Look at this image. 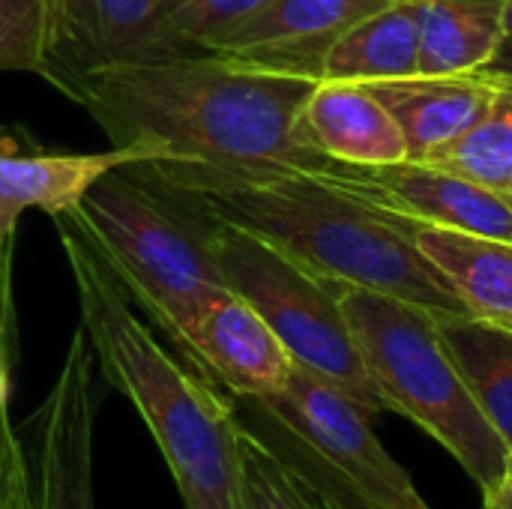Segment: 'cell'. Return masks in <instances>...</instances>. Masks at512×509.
<instances>
[{
	"mask_svg": "<svg viewBox=\"0 0 512 509\" xmlns=\"http://www.w3.org/2000/svg\"><path fill=\"white\" fill-rule=\"evenodd\" d=\"M507 36L512 39V0H510V12H507Z\"/></svg>",
	"mask_w": 512,
	"mask_h": 509,
	"instance_id": "obj_30",
	"label": "cell"
},
{
	"mask_svg": "<svg viewBox=\"0 0 512 509\" xmlns=\"http://www.w3.org/2000/svg\"><path fill=\"white\" fill-rule=\"evenodd\" d=\"M315 84L309 75L189 51L96 66L60 93L99 123L111 147L150 162L330 171L339 162L306 147L297 129Z\"/></svg>",
	"mask_w": 512,
	"mask_h": 509,
	"instance_id": "obj_1",
	"label": "cell"
},
{
	"mask_svg": "<svg viewBox=\"0 0 512 509\" xmlns=\"http://www.w3.org/2000/svg\"><path fill=\"white\" fill-rule=\"evenodd\" d=\"M483 507L486 509H512V489L492 486L483 492Z\"/></svg>",
	"mask_w": 512,
	"mask_h": 509,
	"instance_id": "obj_27",
	"label": "cell"
},
{
	"mask_svg": "<svg viewBox=\"0 0 512 509\" xmlns=\"http://www.w3.org/2000/svg\"><path fill=\"white\" fill-rule=\"evenodd\" d=\"M438 327L480 411L512 450V330L471 315L438 321Z\"/></svg>",
	"mask_w": 512,
	"mask_h": 509,
	"instance_id": "obj_19",
	"label": "cell"
},
{
	"mask_svg": "<svg viewBox=\"0 0 512 509\" xmlns=\"http://www.w3.org/2000/svg\"><path fill=\"white\" fill-rule=\"evenodd\" d=\"M420 252L441 270L471 318L512 330V240L408 219Z\"/></svg>",
	"mask_w": 512,
	"mask_h": 509,
	"instance_id": "obj_16",
	"label": "cell"
},
{
	"mask_svg": "<svg viewBox=\"0 0 512 509\" xmlns=\"http://www.w3.org/2000/svg\"><path fill=\"white\" fill-rule=\"evenodd\" d=\"M420 75V36L417 21L405 0L357 21L342 33L321 60V81H396Z\"/></svg>",
	"mask_w": 512,
	"mask_h": 509,
	"instance_id": "obj_18",
	"label": "cell"
},
{
	"mask_svg": "<svg viewBox=\"0 0 512 509\" xmlns=\"http://www.w3.org/2000/svg\"><path fill=\"white\" fill-rule=\"evenodd\" d=\"M132 168L189 213L252 231L324 279L405 300L438 321L468 315L414 243L408 219L345 186L336 165L306 171L162 159Z\"/></svg>",
	"mask_w": 512,
	"mask_h": 509,
	"instance_id": "obj_2",
	"label": "cell"
},
{
	"mask_svg": "<svg viewBox=\"0 0 512 509\" xmlns=\"http://www.w3.org/2000/svg\"><path fill=\"white\" fill-rule=\"evenodd\" d=\"M114 279L177 345L189 321L225 291L201 219L132 165L105 171L69 213Z\"/></svg>",
	"mask_w": 512,
	"mask_h": 509,
	"instance_id": "obj_5",
	"label": "cell"
},
{
	"mask_svg": "<svg viewBox=\"0 0 512 509\" xmlns=\"http://www.w3.org/2000/svg\"><path fill=\"white\" fill-rule=\"evenodd\" d=\"M6 336H9V330H6V327L0 324V345H3V339H6Z\"/></svg>",
	"mask_w": 512,
	"mask_h": 509,
	"instance_id": "obj_31",
	"label": "cell"
},
{
	"mask_svg": "<svg viewBox=\"0 0 512 509\" xmlns=\"http://www.w3.org/2000/svg\"><path fill=\"white\" fill-rule=\"evenodd\" d=\"M333 174L378 207L438 228L512 240V195L477 186L426 162L336 165Z\"/></svg>",
	"mask_w": 512,
	"mask_h": 509,
	"instance_id": "obj_9",
	"label": "cell"
},
{
	"mask_svg": "<svg viewBox=\"0 0 512 509\" xmlns=\"http://www.w3.org/2000/svg\"><path fill=\"white\" fill-rule=\"evenodd\" d=\"M0 509H27V459L6 402H0Z\"/></svg>",
	"mask_w": 512,
	"mask_h": 509,
	"instance_id": "obj_24",
	"label": "cell"
},
{
	"mask_svg": "<svg viewBox=\"0 0 512 509\" xmlns=\"http://www.w3.org/2000/svg\"><path fill=\"white\" fill-rule=\"evenodd\" d=\"M165 0H45V81L63 90L87 69L150 57Z\"/></svg>",
	"mask_w": 512,
	"mask_h": 509,
	"instance_id": "obj_12",
	"label": "cell"
},
{
	"mask_svg": "<svg viewBox=\"0 0 512 509\" xmlns=\"http://www.w3.org/2000/svg\"><path fill=\"white\" fill-rule=\"evenodd\" d=\"M420 36V75H477L507 39L510 0H405Z\"/></svg>",
	"mask_w": 512,
	"mask_h": 509,
	"instance_id": "obj_17",
	"label": "cell"
},
{
	"mask_svg": "<svg viewBox=\"0 0 512 509\" xmlns=\"http://www.w3.org/2000/svg\"><path fill=\"white\" fill-rule=\"evenodd\" d=\"M177 348L204 378L237 399L270 396L285 387L294 360L267 321L231 288L219 291L180 333Z\"/></svg>",
	"mask_w": 512,
	"mask_h": 509,
	"instance_id": "obj_11",
	"label": "cell"
},
{
	"mask_svg": "<svg viewBox=\"0 0 512 509\" xmlns=\"http://www.w3.org/2000/svg\"><path fill=\"white\" fill-rule=\"evenodd\" d=\"M300 138L339 165H390L408 159L405 135L369 84L318 81L300 120Z\"/></svg>",
	"mask_w": 512,
	"mask_h": 509,
	"instance_id": "obj_13",
	"label": "cell"
},
{
	"mask_svg": "<svg viewBox=\"0 0 512 509\" xmlns=\"http://www.w3.org/2000/svg\"><path fill=\"white\" fill-rule=\"evenodd\" d=\"M0 72L45 75V0H0Z\"/></svg>",
	"mask_w": 512,
	"mask_h": 509,
	"instance_id": "obj_23",
	"label": "cell"
},
{
	"mask_svg": "<svg viewBox=\"0 0 512 509\" xmlns=\"http://www.w3.org/2000/svg\"><path fill=\"white\" fill-rule=\"evenodd\" d=\"M369 87L396 117L414 162L468 132L498 96V87L480 75H414Z\"/></svg>",
	"mask_w": 512,
	"mask_h": 509,
	"instance_id": "obj_15",
	"label": "cell"
},
{
	"mask_svg": "<svg viewBox=\"0 0 512 509\" xmlns=\"http://www.w3.org/2000/svg\"><path fill=\"white\" fill-rule=\"evenodd\" d=\"M9 393V363H6V348L0 345V402H6Z\"/></svg>",
	"mask_w": 512,
	"mask_h": 509,
	"instance_id": "obj_28",
	"label": "cell"
},
{
	"mask_svg": "<svg viewBox=\"0 0 512 509\" xmlns=\"http://www.w3.org/2000/svg\"><path fill=\"white\" fill-rule=\"evenodd\" d=\"M495 486H504V489H512V450L507 453V462H504V474Z\"/></svg>",
	"mask_w": 512,
	"mask_h": 509,
	"instance_id": "obj_29",
	"label": "cell"
},
{
	"mask_svg": "<svg viewBox=\"0 0 512 509\" xmlns=\"http://www.w3.org/2000/svg\"><path fill=\"white\" fill-rule=\"evenodd\" d=\"M54 225L96 366L150 429L183 507L246 509L243 423L234 405L213 390L210 378L168 354L72 216H54Z\"/></svg>",
	"mask_w": 512,
	"mask_h": 509,
	"instance_id": "obj_3",
	"label": "cell"
},
{
	"mask_svg": "<svg viewBox=\"0 0 512 509\" xmlns=\"http://www.w3.org/2000/svg\"><path fill=\"white\" fill-rule=\"evenodd\" d=\"M483 81L495 84V87H510L512 84V39L507 36L498 48V54L492 57V63L486 69L477 72Z\"/></svg>",
	"mask_w": 512,
	"mask_h": 509,
	"instance_id": "obj_26",
	"label": "cell"
},
{
	"mask_svg": "<svg viewBox=\"0 0 512 509\" xmlns=\"http://www.w3.org/2000/svg\"><path fill=\"white\" fill-rule=\"evenodd\" d=\"M510 90H512V84H510Z\"/></svg>",
	"mask_w": 512,
	"mask_h": 509,
	"instance_id": "obj_32",
	"label": "cell"
},
{
	"mask_svg": "<svg viewBox=\"0 0 512 509\" xmlns=\"http://www.w3.org/2000/svg\"><path fill=\"white\" fill-rule=\"evenodd\" d=\"M12 246L15 237H0V324L12 330L15 306H12Z\"/></svg>",
	"mask_w": 512,
	"mask_h": 509,
	"instance_id": "obj_25",
	"label": "cell"
},
{
	"mask_svg": "<svg viewBox=\"0 0 512 509\" xmlns=\"http://www.w3.org/2000/svg\"><path fill=\"white\" fill-rule=\"evenodd\" d=\"M141 162L150 159L126 147L105 153H42L0 138V237H15L24 210H42L51 219L72 213L105 171Z\"/></svg>",
	"mask_w": 512,
	"mask_h": 509,
	"instance_id": "obj_14",
	"label": "cell"
},
{
	"mask_svg": "<svg viewBox=\"0 0 512 509\" xmlns=\"http://www.w3.org/2000/svg\"><path fill=\"white\" fill-rule=\"evenodd\" d=\"M243 504L246 509H342L327 492L288 465L270 444L243 426Z\"/></svg>",
	"mask_w": 512,
	"mask_h": 509,
	"instance_id": "obj_22",
	"label": "cell"
},
{
	"mask_svg": "<svg viewBox=\"0 0 512 509\" xmlns=\"http://www.w3.org/2000/svg\"><path fill=\"white\" fill-rule=\"evenodd\" d=\"M432 168L459 174L477 186L512 195V90L498 87L492 108L459 138L426 159Z\"/></svg>",
	"mask_w": 512,
	"mask_h": 509,
	"instance_id": "obj_20",
	"label": "cell"
},
{
	"mask_svg": "<svg viewBox=\"0 0 512 509\" xmlns=\"http://www.w3.org/2000/svg\"><path fill=\"white\" fill-rule=\"evenodd\" d=\"M240 402L258 420L246 429L333 501L363 509H432L378 441L375 411L342 387L294 366L282 390Z\"/></svg>",
	"mask_w": 512,
	"mask_h": 509,
	"instance_id": "obj_6",
	"label": "cell"
},
{
	"mask_svg": "<svg viewBox=\"0 0 512 509\" xmlns=\"http://www.w3.org/2000/svg\"><path fill=\"white\" fill-rule=\"evenodd\" d=\"M96 354L78 327L57 378L21 435L27 459V509H96Z\"/></svg>",
	"mask_w": 512,
	"mask_h": 509,
	"instance_id": "obj_8",
	"label": "cell"
},
{
	"mask_svg": "<svg viewBox=\"0 0 512 509\" xmlns=\"http://www.w3.org/2000/svg\"><path fill=\"white\" fill-rule=\"evenodd\" d=\"M195 219L204 225L225 285L267 321L294 366L315 372L381 414L384 402L363 366L360 348L339 303L342 285L324 279L252 231L219 219Z\"/></svg>",
	"mask_w": 512,
	"mask_h": 509,
	"instance_id": "obj_7",
	"label": "cell"
},
{
	"mask_svg": "<svg viewBox=\"0 0 512 509\" xmlns=\"http://www.w3.org/2000/svg\"><path fill=\"white\" fill-rule=\"evenodd\" d=\"M270 3L273 0H165L153 30L150 57L204 51L216 39L264 12Z\"/></svg>",
	"mask_w": 512,
	"mask_h": 509,
	"instance_id": "obj_21",
	"label": "cell"
},
{
	"mask_svg": "<svg viewBox=\"0 0 512 509\" xmlns=\"http://www.w3.org/2000/svg\"><path fill=\"white\" fill-rule=\"evenodd\" d=\"M387 3L393 0H273L204 51L255 69L318 78L330 45Z\"/></svg>",
	"mask_w": 512,
	"mask_h": 509,
	"instance_id": "obj_10",
	"label": "cell"
},
{
	"mask_svg": "<svg viewBox=\"0 0 512 509\" xmlns=\"http://www.w3.org/2000/svg\"><path fill=\"white\" fill-rule=\"evenodd\" d=\"M339 303L384 411L417 423L483 492L492 489L510 450L453 363L438 318L405 300L348 285Z\"/></svg>",
	"mask_w": 512,
	"mask_h": 509,
	"instance_id": "obj_4",
	"label": "cell"
}]
</instances>
